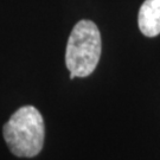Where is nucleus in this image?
I'll use <instances>...</instances> for the list:
<instances>
[{
	"mask_svg": "<svg viewBox=\"0 0 160 160\" xmlns=\"http://www.w3.org/2000/svg\"><path fill=\"white\" fill-rule=\"evenodd\" d=\"M4 139L12 153L22 158H32L44 145V119L33 106L19 108L2 129Z\"/></svg>",
	"mask_w": 160,
	"mask_h": 160,
	"instance_id": "nucleus-1",
	"label": "nucleus"
},
{
	"mask_svg": "<svg viewBox=\"0 0 160 160\" xmlns=\"http://www.w3.org/2000/svg\"><path fill=\"white\" fill-rule=\"evenodd\" d=\"M101 33L96 24L80 20L69 36L65 50V64L70 74L76 77L92 75L101 57Z\"/></svg>",
	"mask_w": 160,
	"mask_h": 160,
	"instance_id": "nucleus-2",
	"label": "nucleus"
},
{
	"mask_svg": "<svg viewBox=\"0 0 160 160\" xmlns=\"http://www.w3.org/2000/svg\"><path fill=\"white\" fill-rule=\"evenodd\" d=\"M139 29L146 37L160 34V0H145L138 17Z\"/></svg>",
	"mask_w": 160,
	"mask_h": 160,
	"instance_id": "nucleus-3",
	"label": "nucleus"
}]
</instances>
